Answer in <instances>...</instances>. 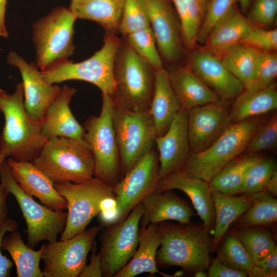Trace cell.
Listing matches in <instances>:
<instances>
[{
  "instance_id": "cell-21",
  "label": "cell",
  "mask_w": 277,
  "mask_h": 277,
  "mask_svg": "<svg viewBox=\"0 0 277 277\" xmlns=\"http://www.w3.org/2000/svg\"><path fill=\"white\" fill-rule=\"evenodd\" d=\"M178 189L190 199L204 226L210 232L213 230L215 213L212 190L208 183L198 178L186 175L180 171L160 179L155 192Z\"/></svg>"
},
{
  "instance_id": "cell-54",
  "label": "cell",
  "mask_w": 277,
  "mask_h": 277,
  "mask_svg": "<svg viewBox=\"0 0 277 277\" xmlns=\"http://www.w3.org/2000/svg\"><path fill=\"white\" fill-rule=\"evenodd\" d=\"M250 1L251 0H237V2L239 3L240 7L243 12H246L248 10Z\"/></svg>"
},
{
  "instance_id": "cell-57",
  "label": "cell",
  "mask_w": 277,
  "mask_h": 277,
  "mask_svg": "<svg viewBox=\"0 0 277 277\" xmlns=\"http://www.w3.org/2000/svg\"><path fill=\"white\" fill-rule=\"evenodd\" d=\"M5 92L4 90H3L1 88H0V93L4 92Z\"/></svg>"
},
{
  "instance_id": "cell-17",
  "label": "cell",
  "mask_w": 277,
  "mask_h": 277,
  "mask_svg": "<svg viewBox=\"0 0 277 277\" xmlns=\"http://www.w3.org/2000/svg\"><path fill=\"white\" fill-rule=\"evenodd\" d=\"M143 1L160 55L167 61L176 62L182 55L184 43L176 11L167 0Z\"/></svg>"
},
{
  "instance_id": "cell-4",
  "label": "cell",
  "mask_w": 277,
  "mask_h": 277,
  "mask_svg": "<svg viewBox=\"0 0 277 277\" xmlns=\"http://www.w3.org/2000/svg\"><path fill=\"white\" fill-rule=\"evenodd\" d=\"M260 127L251 118L232 123L208 147L190 152L180 171L209 183L228 163L237 157Z\"/></svg>"
},
{
  "instance_id": "cell-49",
  "label": "cell",
  "mask_w": 277,
  "mask_h": 277,
  "mask_svg": "<svg viewBox=\"0 0 277 277\" xmlns=\"http://www.w3.org/2000/svg\"><path fill=\"white\" fill-rule=\"evenodd\" d=\"M254 265L277 275V249H274L263 259L254 262Z\"/></svg>"
},
{
  "instance_id": "cell-16",
  "label": "cell",
  "mask_w": 277,
  "mask_h": 277,
  "mask_svg": "<svg viewBox=\"0 0 277 277\" xmlns=\"http://www.w3.org/2000/svg\"><path fill=\"white\" fill-rule=\"evenodd\" d=\"M225 102L208 103L187 111L190 152L208 147L232 123L231 110Z\"/></svg>"
},
{
  "instance_id": "cell-38",
  "label": "cell",
  "mask_w": 277,
  "mask_h": 277,
  "mask_svg": "<svg viewBox=\"0 0 277 277\" xmlns=\"http://www.w3.org/2000/svg\"><path fill=\"white\" fill-rule=\"evenodd\" d=\"M276 171V164L273 159L260 157L246 172L240 193L252 194L265 191L268 181Z\"/></svg>"
},
{
  "instance_id": "cell-28",
  "label": "cell",
  "mask_w": 277,
  "mask_h": 277,
  "mask_svg": "<svg viewBox=\"0 0 277 277\" xmlns=\"http://www.w3.org/2000/svg\"><path fill=\"white\" fill-rule=\"evenodd\" d=\"M253 26L234 7L209 35L204 44L205 49L220 58L229 48L240 44L243 37Z\"/></svg>"
},
{
  "instance_id": "cell-22",
  "label": "cell",
  "mask_w": 277,
  "mask_h": 277,
  "mask_svg": "<svg viewBox=\"0 0 277 277\" xmlns=\"http://www.w3.org/2000/svg\"><path fill=\"white\" fill-rule=\"evenodd\" d=\"M75 92L74 88L64 86L48 108L41 129L42 135L46 140L62 137L84 141V128L70 108V103Z\"/></svg>"
},
{
  "instance_id": "cell-43",
  "label": "cell",
  "mask_w": 277,
  "mask_h": 277,
  "mask_svg": "<svg viewBox=\"0 0 277 277\" xmlns=\"http://www.w3.org/2000/svg\"><path fill=\"white\" fill-rule=\"evenodd\" d=\"M276 143L277 116L275 114L259 127L250 140L246 149L248 153H254L273 148Z\"/></svg>"
},
{
  "instance_id": "cell-36",
  "label": "cell",
  "mask_w": 277,
  "mask_h": 277,
  "mask_svg": "<svg viewBox=\"0 0 277 277\" xmlns=\"http://www.w3.org/2000/svg\"><path fill=\"white\" fill-rule=\"evenodd\" d=\"M234 234L243 245L253 263L276 248L271 233L263 228L243 227Z\"/></svg>"
},
{
  "instance_id": "cell-5",
  "label": "cell",
  "mask_w": 277,
  "mask_h": 277,
  "mask_svg": "<svg viewBox=\"0 0 277 277\" xmlns=\"http://www.w3.org/2000/svg\"><path fill=\"white\" fill-rule=\"evenodd\" d=\"M31 162L54 183H77L94 176L93 157L84 140L53 137Z\"/></svg>"
},
{
  "instance_id": "cell-29",
  "label": "cell",
  "mask_w": 277,
  "mask_h": 277,
  "mask_svg": "<svg viewBox=\"0 0 277 277\" xmlns=\"http://www.w3.org/2000/svg\"><path fill=\"white\" fill-rule=\"evenodd\" d=\"M215 220L212 249L221 242L231 224L238 220L250 207L254 194L241 196L223 194L212 191Z\"/></svg>"
},
{
  "instance_id": "cell-55",
  "label": "cell",
  "mask_w": 277,
  "mask_h": 277,
  "mask_svg": "<svg viewBox=\"0 0 277 277\" xmlns=\"http://www.w3.org/2000/svg\"><path fill=\"white\" fill-rule=\"evenodd\" d=\"M194 276L195 277H207L208 276L207 273L205 272V271H197L194 272Z\"/></svg>"
},
{
  "instance_id": "cell-13",
  "label": "cell",
  "mask_w": 277,
  "mask_h": 277,
  "mask_svg": "<svg viewBox=\"0 0 277 277\" xmlns=\"http://www.w3.org/2000/svg\"><path fill=\"white\" fill-rule=\"evenodd\" d=\"M101 229L92 226L70 239L43 244L44 277H78Z\"/></svg>"
},
{
  "instance_id": "cell-42",
  "label": "cell",
  "mask_w": 277,
  "mask_h": 277,
  "mask_svg": "<svg viewBox=\"0 0 277 277\" xmlns=\"http://www.w3.org/2000/svg\"><path fill=\"white\" fill-rule=\"evenodd\" d=\"M277 75V56L272 52H261L255 78L248 90L264 89L271 83Z\"/></svg>"
},
{
  "instance_id": "cell-40",
  "label": "cell",
  "mask_w": 277,
  "mask_h": 277,
  "mask_svg": "<svg viewBox=\"0 0 277 277\" xmlns=\"http://www.w3.org/2000/svg\"><path fill=\"white\" fill-rule=\"evenodd\" d=\"M218 258L231 266L246 272L248 276L254 267L253 261L234 233L229 234L225 239Z\"/></svg>"
},
{
  "instance_id": "cell-15",
  "label": "cell",
  "mask_w": 277,
  "mask_h": 277,
  "mask_svg": "<svg viewBox=\"0 0 277 277\" xmlns=\"http://www.w3.org/2000/svg\"><path fill=\"white\" fill-rule=\"evenodd\" d=\"M7 60L21 74L24 106L27 114L33 122L43 123L48 108L58 95L61 88L56 84L47 83L36 64L28 63L15 52L10 51Z\"/></svg>"
},
{
  "instance_id": "cell-46",
  "label": "cell",
  "mask_w": 277,
  "mask_h": 277,
  "mask_svg": "<svg viewBox=\"0 0 277 277\" xmlns=\"http://www.w3.org/2000/svg\"><path fill=\"white\" fill-rule=\"evenodd\" d=\"M209 277H246V272L234 268L221 260L219 258L214 259L208 267Z\"/></svg>"
},
{
  "instance_id": "cell-53",
  "label": "cell",
  "mask_w": 277,
  "mask_h": 277,
  "mask_svg": "<svg viewBox=\"0 0 277 277\" xmlns=\"http://www.w3.org/2000/svg\"><path fill=\"white\" fill-rule=\"evenodd\" d=\"M265 191L269 192L271 194L276 195L277 194V172L273 174L268 181Z\"/></svg>"
},
{
  "instance_id": "cell-23",
  "label": "cell",
  "mask_w": 277,
  "mask_h": 277,
  "mask_svg": "<svg viewBox=\"0 0 277 277\" xmlns=\"http://www.w3.org/2000/svg\"><path fill=\"white\" fill-rule=\"evenodd\" d=\"M142 204L144 211L140 227L150 224L173 220L181 223L190 222L193 212L191 206L171 190L154 192L146 197Z\"/></svg>"
},
{
  "instance_id": "cell-14",
  "label": "cell",
  "mask_w": 277,
  "mask_h": 277,
  "mask_svg": "<svg viewBox=\"0 0 277 277\" xmlns=\"http://www.w3.org/2000/svg\"><path fill=\"white\" fill-rule=\"evenodd\" d=\"M159 162L155 146L113 187L118 211L117 222L155 191L159 182Z\"/></svg>"
},
{
  "instance_id": "cell-7",
  "label": "cell",
  "mask_w": 277,
  "mask_h": 277,
  "mask_svg": "<svg viewBox=\"0 0 277 277\" xmlns=\"http://www.w3.org/2000/svg\"><path fill=\"white\" fill-rule=\"evenodd\" d=\"M69 8L59 6L33 24L36 65L44 72L66 61L74 52V25Z\"/></svg>"
},
{
  "instance_id": "cell-50",
  "label": "cell",
  "mask_w": 277,
  "mask_h": 277,
  "mask_svg": "<svg viewBox=\"0 0 277 277\" xmlns=\"http://www.w3.org/2000/svg\"><path fill=\"white\" fill-rule=\"evenodd\" d=\"M100 225L102 227H107L117 222L118 211L117 207L100 209L99 213Z\"/></svg>"
},
{
  "instance_id": "cell-33",
  "label": "cell",
  "mask_w": 277,
  "mask_h": 277,
  "mask_svg": "<svg viewBox=\"0 0 277 277\" xmlns=\"http://www.w3.org/2000/svg\"><path fill=\"white\" fill-rule=\"evenodd\" d=\"M210 0H172L180 19L184 45L192 48Z\"/></svg>"
},
{
  "instance_id": "cell-47",
  "label": "cell",
  "mask_w": 277,
  "mask_h": 277,
  "mask_svg": "<svg viewBox=\"0 0 277 277\" xmlns=\"http://www.w3.org/2000/svg\"><path fill=\"white\" fill-rule=\"evenodd\" d=\"M18 229L17 223L11 219L8 220L0 231V277H9L11 276V270L13 267L14 263L7 255H3L2 252V242L4 235L9 232Z\"/></svg>"
},
{
  "instance_id": "cell-3",
  "label": "cell",
  "mask_w": 277,
  "mask_h": 277,
  "mask_svg": "<svg viewBox=\"0 0 277 277\" xmlns=\"http://www.w3.org/2000/svg\"><path fill=\"white\" fill-rule=\"evenodd\" d=\"M155 71L127 43L120 45L114 69L113 105L131 111L149 110L155 86Z\"/></svg>"
},
{
  "instance_id": "cell-37",
  "label": "cell",
  "mask_w": 277,
  "mask_h": 277,
  "mask_svg": "<svg viewBox=\"0 0 277 277\" xmlns=\"http://www.w3.org/2000/svg\"><path fill=\"white\" fill-rule=\"evenodd\" d=\"M126 36L127 43L134 52L155 71L164 68L155 36L150 27Z\"/></svg>"
},
{
  "instance_id": "cell-56",
  "label": "cell",
  "mask_w": 277,
  "mask_h": 277,
  "mask_svg": "<svg viewBox=\"0 0 277 277\" xmlns=\"http://www.w3.org/2000/svg\"><path fill=\"white\" fill-rule=\"evenodd\" d=\"M6 157L5 156L0 154V171L6 160Z\"/></svg>"
},
{
  "instance_id": "cell-44",
  "label": "cell",
  "mask_w": 277,
  "mask_h": 277,
  "mask_svg": "<svg viewBox=\"0 0 277 277\" xmlns=\"http://www.w3.org/2000/svg\"><path fill=\"white\" fill-rule=\"evenodd\" d=\"M243 44L261 52H272L277 48V30H266L253 26L242 39Z\"/></svg>"
},
{
  "instance_id": "cell-27",
  "label": "cell",
  "mask_w": 277,
  "mask_h": 277,
  "mask_svg": "<svg viewBox=\"0 0 277 277\" xmlns=\"http://www.w3.org/2000/svg\"><path fill=\"white\" fill-rule=\"evenodd\" d=\"M126 0H71L70 10L77 18L94 21L107 33L119 30Z\"/></svg>"
},
{
  "instance_id": "cell-2",
  "label": "cell",
  "mask_w": 277,
  "mask_h": 277,
  "mask_svg": "<svg viewBox=\"0 0 277 277\" xmlns=\"http://www.w3.org/2000/svg\"><path fill=\"white\" fill-rule=\"evenodd\" d=\"M0 112L5 120L0 154L17 161L32 162L48 140L41 133L43 123L33 122L26 111L22 82L12 94L0 93Z\"/></svg>"
},
{
  "instance_id": "cell-52",
  "label": "cell",
  "mask_w": 277,
  "mask_h": 277,
  "mask_svg": "<svg viewBox=\"0 0 277 277\" xmlns=\"http://www.w3.org/2000/svg\"><path fill=\"white\" fill-rule=\"evenodd\" d=\"M7 0H0V37L7 38L8 33L5 26V12Z\"/></svg>"
},
{
  "instance_id": "cell-19",
  "label": "cell",
  "mask_w": 277,
  "mask_h": 277,
  "mask_svg": "<svg viewBox=\"0 0 277 277\" xmlns=\"http://www.w3.org/2000/svg\"><path fill=\"white\" fill-rule=\"evenodd\" d=\"M159 162V181L180 171L190 153L187 131V111L182 109L174 116L166 133L156 137Z\"/></svg>"
},
{
  "instance_id": "cell-32",
  "label": "cell",
  "mask_w": 277,
  "mask_h": 277,
  "mask_svg": "<svg viewBox=\"0 0 277 277\" xmlns=\"http://www.w3.org/2000/svg\"><path fill=\"white\" fill-rule=\"evenodd\" d=\"M261 51L243 44L234 45L221 56L224 66L244 85L245 89L253 81Z\"/></svg>"
},
{
  "instance_id": "cell-6",
  "label": "cell",
  "mask_w": 277,
  "mask_h": 277,
  "mask_svg": "<svg viewBox=\"0 0 277 277\" xmlns=\"http://www.w3.org/2000/svg\"><path fill=\"white\" fill-rule=\"evenodd\" d=\"M102 105L98 116L91 115L83 126V138L94 162V177L113 187L121 179V164L112 122L113 103L111 96L102 93Z\"/></svg>"
},
{
  "instance_id": "cell-26",
  "label": "cell",
  "mask_w": 277,
  "mask_h": 277,
  "mask_svg": "<svg viewBox=\"0 0 277 277\" xmlns=\"http://www.w3.org/2000/svg\"><path fill=\"white\" fill-rule=\"evenodd\" d=\"M182 109L170 85L166 69L164 68L155 71L154 90L149 111L157 137L166 133L174 116Z\"/></svg>"
},
{
  "instance_id": "cell-41",
  "label": "cell",
  "mask_w": 277,
  "mask_h": 277,
  "mask_svg": "<svg viewBox=\"0 0 277 277\" xmlns=\"http://www.w3.org/2000/svg\"><path fill=\"white\" fill-rule=\"evenodd\" d=\"M237 0H210L199 31L196 44L204 45L218 24L235 7Z\"/></svg>"
},
{
  "instance_id": "cell-1",
  "label": "cell",
  "mask_w": 277,
  "mask_h": 277,
  "mask_svg": "<svg viewBox=\"0 0 277 277\" xmlns=\"http://www.w3.org/2000/svg\"><path fill=\"white\" fill-rule=\"evenodd\" d=\"M157 225L161 234L156 254L157 267L178 266L193 272L208 268L212 238L203 224L198 226L190 222L174 224L164 221Z\"/></svg>"
},
{
  "instance_id": "cell-30",
  "label": "cell",
  "mask_w": 277,
  "mask_h": 277,
  "mask_svg": "<svg viewBox=\"0 0 277 277\" xmlns=\"http://www.w3.org/2000/svg\"><path fill=\"white\" fill-rule=\"evenodd\" d=\"M276 107L277 90L273 82L262 89H245L235 97L232 106V123L263 114Z\"/></svg>"
},
{
  "instance_id": "cell-48",
  "label": "cell",
  "mask_w": 277,
  "mask_h": 277,
  "mask_svg": "<svg viewBox=\"0 0 277 277\" xmlns=\"http://www.w3.org/2000/svg\"><path fill=\"white\" fill-rule=\"evenodd\" d=\"M91 250L89 263L85 265L78 277L103 276L100 255L98 252H96L95 242L94 243Z\"/></svg>"
},
{
  "instance_id": "cell-34",
  "label": "cell",
  "mask_w": 277,
  "mask_h": 277,
  "mask_svg": "<svg viewBox=\"0 0 277 277\" xmlns=\"http://www.w3.org/2000/svg\"><path fill=\"white\" fill-rule=\"evenodd\" d=\"M259 157L249 155L235 158L208 183L210 188L228 195H234L240 193L246 172Z\"/></svg>"
},
{
  "instance_id": "cell-18",
  "label": "cell",
  "mask_w": 277,
  "mask_h": 277,
  "mask_svg": "<svg viewBox=\"0 0 277 277\" xmlns=\"http://www.w3.org/2000/svg\"><path fill=\"white\" fill-rule=\"evenodd\" d=\"M187 66L223 101L235 98L245 89L221 59L205 48L192 53Z\"/></svg>"
},
{
  "instance_id": "cell-25",
  "label": "cell",
  "mask_w": 277,
  "mask_h": 277,
  "mask_svg": "<svg viewBox=\"0 0 277 277\" xmlns=\"http://www.w3.org/2000/svg\"><path fill=\"white\" fill-rule=\"evenodd\" d=\"M161 241V234L157 224H150L140 227L138 246L134 254L114 277H134L145 272L172 276L160 272L157 268L156 254Z\"/></svg>"
},
{
  "instance_id": "cell-12",
  "label": "cell",
  "mask_w": 277,
  "mask_h": 277,
  "mask_svg": "<svg viewBox=\"0 0 277 277\" xmlns=\"http://www.w3.org/2000/svg\"><path fill=\"white\" fill-rule=\"evenodd\" d=\"M144 209L136 205L122 221L106 227L100 236L98 252L103 276L114 277L131 259L138 246L140 223Z\"/></svg>"
},
{
  "instance_id": "cell-11",
  "label": "cell",
  "mask_w": 277,
  "mask_h": 277,
  "mask_svg": "<svg viewBox=\"0 0 277 277\" xmlns=\"http://www.w3.org/2000/svg\"><path fill=\"white\" fill-rule=\"evenodd\" d=\"M0 181L20 208L27 226V245L33 249L42 241H57L65 228L67 212L52 210L26 194L13 177L6 160L0 171Z\"/></svg>"
},
{
  "instance_id": "cell-51",
  "label": "cell",
  "mask_w": 277,
  "mask_h": 277,
  "mask_svg": "<svg viewBox=\"0 0 277 277\" xmlns=\"http://www.w3.org/2000/svg\"><path fill=\"white\" fill-rule=\"evenodd\" d=\"M9 194L8 190L2 184H0V231L8 218L7 198Z\"/></svg>"
},
{
  "instance_id": "cell-35",
  "label": "cell",
  "mask_w": 277,
  "mask_h": 277,
  "mask_svg": "<svg viewBox=\"0 0 277 277\" xmlns=\"http://www.w3.org/2000/svg\"><path fill=\"white\" fill-rule=\"evenodd\" d=\"M240 217L243 227L271 225L277 220V200L267 191L255 193L252 204Z\"/></svg>"
},
{
  "instance_id": "cell-9",
  "label": "cell",
  "mask_w": 277,
  "mask_h": 277,
  "mask_svg": "<svg viewBox=\"0 0 277 277\" xmlns=\"http://www.w3.org/2000/svg\"><path fill=\"white\" fill-rule=\"evenodd\" d=\"M112 122L121 164V179L150 150L157 137L149 110L131 111L113 105Z\"/></svg>"
},
{
  "instance_id": "cell-10",
  "label": "cell",
  "mask_w": 277,
  "mask_h": 277,
  "mask_svg": "<svg viewBox=\"0 0 277 277\" xmlns=\"http://www.w3.org/2000/svg\"><path fill=\"white\" fill-rule=\"evenodd\" d=\"M54 186L66 200L68 210L61 240L70 239L85 230L98 214L102 200L115 196L112 186L94 176L77 183L68 181L55 183Z\"/></svg>"
},
{
  "instance_id": "cell-45",
  "label": "cell",
  "mask_w": 277,
  "mask_h": 277,
  "mask_svg": "<svg viewBox=\"0 0 277 277\" xmlns=\"http://www.w3.org/2000/svg\"><path fill=\"white\" fill-rule=\"evenodd\" d=\"M277 13V0H256L247 18L252 24L265 26L271 25Z\"/></svg>"
},
{
  "instance_id": "cell-8",
  "label": "cell",
  "mask_w": 277,
  "mask_h": 277,
  "mask_svg": "<svg viewBox=\"0 0 277 277\" xmlns=\"http://www.w3.org/2000/svg\"><path fill=\"white\" fill-rule=\"evenodd\" d=\"M121 42L112 33H107L102 48L90 57L73 63L68 60L42 72L44 80L55 84L66 81L79 80L97 87L102 93L111 96L114 90V69Z\"/></svg>"
},
{
  "instance_id": "cell-20",
  "label": "cell",
  "mask_w": 277,
  "mask_h": 277,
  "mask_svg": "<svg viewBox=\"0 0 277 277\" xmlns=\"http://www.w3.org/2000/svg\"><path fill=\"white\" fill-rule=\"evenodd\" d=\"M12 175L28 195L38 199L41 204L56 211L67 209V202L54 186V183L30 161L6 160Z\"/></svg>"
},
{
  "instance_id": "cell-31",
  "label": "cell",
  "mask_w": 277,
  "mask_h": 277,
  "mask_svg": "<svg viewBox=\"0 0 277 277\" xmlns=\"http://www.w3.org/2000/svg\"><path fill=\"white\" fill-rule=\"evenodd\" d=\"M3 237L1 248L10 255L16 267L17 277H44L39 263L43 245L38 250L26 245L17 230L8 232Z\"/></svg>"
},
{
  "instance_id": "cell-39",
  "label": "cell",
  "mask_w": 277,
  "mask_h": 277,
  "mask_svg": "<svg viewBox=\"0 0 277 277\" xmlns=\"http://www.w3.org/2000/svg\"><path fill=\"white\" fill-rule=\"evenodd\" d=\"M150 27L148 13L143 0H126L119 30L124 35Z\"/></svg>"
},
{
  "instance_id": "cell-24",
  "label": "cell",
  "mask_w": 277,
  "mask_h": 277,
  "mask_svg": "<svg viewBox=\"0 0 277 277\" xmlns=\"http://www.w3.org/2000/svg\"><path fill=\"white\" fill-rule=\"evenodd\" d=\"M166 70L170 85L183 109L188 111L196 106L222 100L187 66Z\"/></svg>"
}]
</instances>
